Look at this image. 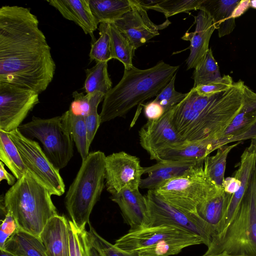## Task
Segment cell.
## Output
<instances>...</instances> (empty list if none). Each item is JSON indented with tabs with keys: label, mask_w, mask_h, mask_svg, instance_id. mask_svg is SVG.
<instances>
[{
	"label": "cell",
	"mask_w": 256,
	"mask_h": 256,
	"mask_svg": "<svg viewBox=\"0 0 256 256\" xmlns=\"http://www.w3.org/2000/svg\"><path fill=\"white\" fill-rule=\"evenodd\" d=\"M70 256H91L92 244L88 231L80 230L68 220Z\"/></svg>",
	"instance_id": "cell-35"
},
{
	"label": "cell",
	"mask_w": 256,
	"mask_h": 256,
	"mask_svg": "<svg viewBox=\"0 0 256 256\" xmlns=\"http://www.w3.org/2000/svg\"><path fill=\"white\" fill-rule=\"evenodd\" d=\"M18 130L26 137L40 142L48 158L58 170L66 167L72 158L74 142L61 116L48 118L34 116Z\"/></svg>",
	"instance_id": "cell-8"
},
{
	"label": "cell",
	"mask_w": 256,
	"mask_h": 256,
	"mask_svg": "<svg viewBox=\"0 0 256 256\" xmlns=\"http://www.w3.org/2000/svg\"><path fill=\"white\" fill-rule=\"evenodd\" d=\"M37 16L29 8H0V82L40 94L52 82L56 65Z\"/></svg>",
	"instance_id": "cell-1"
},
{
	"label": "cell",
	"mask_w": 256,
	"mask_h": 256,
	"mask_svg": "<svg viewBox=\"0 0 256 256\" xmlns=\"http://www.w3.org/2000/svg\"><path fill=\"white\" fill-rule=\"evenodd\" d=\"M16 256H48L40 238L19 229L3 248Z\"/></svg>",
	"instance_id": "cell-26"
},
{
	"label": "cell",
	"mask_w": 256,
	"mask_h": 256,
	"mask_svg": "<svg viewBox=\"0 0 256 256\" xmlns=\"http://www.w3.org/2000/svg\"><path fill=\"white\" fill-rule=\"evenodd\" d=\"M0 160L17 180L20 179L26 173H29L18 148L8 133L0 130Z\"/></svg>",
	"instance_id": "cell-29"
},
{
	"label": "cell",
	"mask_w": 256,
	"mask_h": 256,
	"mask_svg": "<svg viewBox=\"0 0 256 256\" xmlns=\"http://www.w3.org/2000/svg\"><path fill=\"white\" fill-rule=\"evenodd\" d=\"M202 1L203 0H158L152 10L163 13L168 18L180 13L199 10Z\"/></svg>",
	"instance_id": "cell-36"
},
{
	"label": "cell",
	"mask_w": 256,
	"mask_h": 256,
	"mask_svg": "<svg viewBox=\"0 0 256 256\" xmlns=\"http://www.w3.org/2000/svg\"><path fill=\"white\" fill-rule=\"evenodd\" d=\"M179 67L161 60L144 70L134 66L124 70L120 80L104 97L100 114L101 123L124 117L134 106L156 96L177 74Z\"/></svg>",
	"instance_id": "cell-3"
},
{
	"label": "cell",
	"mask_w": 256,
	"mask_h": 256,
	"mask_svg": "<svg viewBox=\"0 0 256 256\" xmlns=\"http://www.w3.org/2000/svg\"><path fill=\"white\" fill-rule=\"evenodd\" d=\"M218 188L206 174L204 164L164 182L154 190L177 209L188 214H197L198 205Z\"/></svg>",
	"instance_id": "cell-7"
},
{
	"label": "cell",
	"mask_w": 256,
	"mask_h": 256,
	"mask_svg": "<svg viewBox=\"0 0 256 256\" xmlns=\"http://www.w3.org/2000/svg\"><path fill=\"white\" fill-rule=\"evenodd\" d=\"M194 18L195 30L186 32L182 37V40L190 42V53L186 60L187 70L194 68L204 58L210 49V37L216 30L212 20L206 12L200 10Z\"/></svg>",
	"instance_id": "cell-17"
},
{
	"label": "cell",
	"mask_w": 256,
	"mask_h": 256,
	"mask_svg": "<svg viewBox=\"0 0 256 256\" xmlns=\"http://www.w3.org/2000/svg\"><path fill=\"white\" fill-rule=\"evenodd\" d=\"M72 95L74 100L68 110L76 116L86 117L90 109L92 94L84 95L83 92L74 91Z\"/></svg>",
	"instance_id": "cell-40"
},
{
	"label": "cell",
	"mask_w": 256,
	"mask_h": 256,
	"mask_svg": "<svg viewBox=\"0 0 256 256\" xmlns=\"http://www.w3.org/2000/svg\"><path fill=\"white\" fill-rule=\"evenodd\" d=\"M98 30L100 37L91 45L89 54L90 58L91 60H95L96 63L102 62H108L112 59L110 22L100 23Z\"/></svg>",
	"instance_id": "cell-34"
},
{
	"label": "cell",
	"mask_w": 256,
	"mask_h": 256,
	"mask_svg": "<svg viewBox=\"0 0 256 256\" xmlns=\"http://www.w3.org/2000/svg\"><path fill=\"white\" fill-rule=\"evenodd\" d=\"M202 256H233V255H230V254H228L226 253H225V252H222V253H220V254H212V255H205V254H204Z\"/></svg>",
	"instance_id": "cell-49"
},
{
	"label": "cell",
	"mask_w": 256,
	"mask_h": 256,
	"mask_svg": "<svg viewBox=\"0 0 256 256\" xmlns=\"http://www.w3.org/2000/svg\"><path fill=\"white\" fill-rule=\"evenodd\" d=\"M250 3L249 0H241L234 12L233 18H236L242 14L250 7Z\"/></svg>",
	"instance_id": "cell-46"
},
{
	"label": "cell",
	"mask_w": 256,
	"mask_h": 256,
	"mask_svg": "<svg viewBox=\"0 0 256 256\" xmlns=\"http://www.w3.org/2000/svg\"><path fill=\"white\" fill-rule=\"evenodd\" d=\"M176 106L158 120H148L138 132L140 144L149 154L150 160L160 161V155L165 150L184 141L172 122Z\"/></svg>",
	"instance_id": "cell-13"
},
{
	"label": "cell",
	"mask_w": 256,
	"mask_h": 256,
	"mask_svg": "<svg viewBox=\"0 0 256 256\" xmlns=\"http://www.w3.org/2000/svg\"><path fill=\"white\" fill-rule=\"evenodd\" d=\"M88 236L92 246L101 256H140L137 252H128L119 249L99 235L89 224Z\"/></svg>",
	"instance_id": "cell-37"
},
{
	"label": "cell",
	"mask_w": 256,
	"mask_h": 256,
	"mask_svg": "<svg viewBox=\"0 0 256 256\" xmlns=\"http://www.w3.org/2000/svg\"><path fill=\"white\" fill-rule=\"evenodd\" d=\"M204 162L161 160L154 164L144 167V174L148 176L142 178L140 188L154 190L164 182L180 176L190 168L201 164Z\"/></svg>",
	"instance_id": "cell-19"
},
{
	"label": "cell",
	"mask_w": 256,
	"mask_h": 256,
	"mask_svg": "<svg viewBox=\"0 0 256 256\" xmlns=\"http://www.w3.org/2000/svg\"><path fill=\"white\" fill-rule=\"evenodd\" d=\"M40 238L48 256H70L68 220L64 216L51 218Z\"/></svg>",
	"instance_id": "cell-21"
},
{
	"label": "cell",
	"mask_w": 256,
	"mask_h": 256,
	"mask_svg": "<svg viewBox=\"0 0 256 256\" xmlns=\"http://www.w3.org/2000/svg\"><path fill=\"white\" fill-rule=\"evenodd\" d=\"M91 256H101L100 254L92 246L91 248Z\"/></svg>",
	"instance_id": "cell-50"
},
{
	"label": "cell",
	"mask_w": 256,
	"mask_h": 256,
	"mask_svg": "<svg viewBox=\"0 0 256 256\" xmlns=\"http://www.w3.org/2000/svg\"><path fill=\"white\" fill-rule=\"evenodd\" d=\"M142 105L144 106V115L148 120H158L165 113L162 106L154 100Z\"/></svg>",
	"instance_id": "cell-43"
},
{
	"label": "cell",
	"mask_w": 256,
	"mask_h": 256,
	"mask_svg": "<svg viewBox=\"0 0 256 256\" xmlns=\"http://www.w3.org/2000/svg\"><path fill=\"white\" fill-rule=\"evenodd\" d=\"M231 195L226 193L223 188H218L196 208L198 216L212 228L214 236L222 222Z\"/></svg>",
	"instance_id": "cell-25"
},
{
	"label": "cell",
	"mask_w": 256,
	"mask_h": 256,
	"mask_svg": "<svg viewBox=\"0 0 256 256\" xmlns=\"http://www.w3.org/2000/svg\"><path fill=\"white\" fill-rule=\"evenodd\" d=\"M250 7L256 9V0H250Z\"/></svg>",
	"instance_id": "cell-51"
},
{
	"label": "cell",
	"mask_w": 256,
	"mask_h": 256,
	"mask_svg": "<svg viewBox=\"0 0 256 256\" xmlns=\"http://www.w3.org/2000/svg\"><path fill=\"white\" fill-rule=\"evenodd\" d=\"M256 123V92L244 85L242 106L222 136L216 140L218 147L240 142V137Z\"/></svg>",
	"instance_id": "cell-16"
},
{
	"label": "cell",
	"mask_w": 256,
	"mask_h": 256,
	"mask_svg": "<svg viewBox=\"0 0 256 256\" xmlns=\"http://www.w3.org/2000/svg\"><path fill=\"white\" fill-rule=\"evenodd\" d=\"M0 256H16L4 250H0Z\"/></svg>",
	"instance_id": "cell-48"
},
{
	"label": "cell",
	"mask_w": 256,
	"mask_h": 256,
	"mask_svg": "<svg viewBox=\"0 0 256 256\" xmlns=\"http://www.w3.org/2000/svg\"><path fill=\"white\" fill-rule=\"evenodd\" d=\"M112 58L120 61L124 70L132 66L135 50L126 38L120 32L114 22H110Z\"/></svg>",
	"instance_id": "cell-32"
},
{
	"label": "cell",
	"mask_w": 256,
	"mask_h": 256,
	"mask_svg": "<svg viewBox=\"0 0 256 256\" xmlns=\"http://www.w3.org/2000/svg\"><path fill=\"white\" fill-rule=\"evenodd\" d=\"M132 0L131 10L114 23L136 50L159 35L158 30L167 27L170 22L167 19L162 24H154L137 0Z\"/></svg>",
	"instance_id": "cell-14"
},
{
	"label": "cell",
	"mask_w": 256,
	"mask_h": 256,
	"mask_svg": "<svg viewBox=\"0 0 256 256\" xmlns=\"http://www.w3.org/2000/svg\"><path fill=\"white\" fill-rule=\"evenodd\" d=\"M254 152L256 157V139H252L248 146Z\"/></svg>",
	"instance_id": "cell-47"
},
{
	"label": "cell",
	"mask_w": 256,
	"mask_h": 256,
	"mask_svg": "<svg viewBox=\"0 0 256 256\" xmlns=\"http://www.w3.org/2000/svg\"><path fill=\"white\" fill-rule=\"evenodd\" d=\"M240 142H238L231 145L222 146L216 150V153L214 155L208 156L205 158L204 168L206 174L218 187L223 188L226 162L228 154Z\"/></svg>",
	"instance_id": "cell-30"
},
{
	"label": "cell",
	"mask_w": 256,
	"mask_h": 256,
	"mask_svg": "<svg viewBox=\"0 0 256 256\" xmlns=\"http://www.w3.org/2000/svg\"><path fill=\"white\" fill-rule=\"evenodd\" d=\"M4 164L2 162H0V181L6 180L8 184L12 186L16 182L17 179L12 174L7 172Z\"/></svg>",
	"instance_id": "cell-45"
},
{
	"label": "cell",
	"mask_w": 256,
	"mask_h": 256,
	"mask_svg": "<svg viewBox=\"0 0 256 256\" xmlns=\"http://www.w3.org/2000/svg\"><path fill=\"white\" fill-rule=\"evenodd\" d=\"M148 208L144 227L172 226L200 236L208 247L214 232L211 226L197 214L185 213L172 206L159 196L154 190L144 195Z\"/></svg>",
	"instance_id": "cell-9"
},
{
	"label": "cell",
	"mask_w": 256,
	"mask_h": 256,
	"mask_svg": "<svg viewBox=\"0 0 256 256\" xmlns=\"http://www.w3.org/2000/svg\"><path fill=\"white\" fill-rule=\"evenodd\" d=\"M38 95L32 90L0 82V130L9 132L18 129L39 103Z\"/></svg>",
	"instance_id": "cell-11"
},
{
	"label": "cell",
	"mask_w": 256,
	"mask_h": 256,
	"mask_svg": "<svg viewBox=\"0 0 256 256\" xmlns=\"http://www.w3.org/2000/svg\"><path fill=\"white\" fill-rule=\"evenodd\" d=\"M244 82H234L228 90L208 96L192 88L176 106L172 122L184 140H218L240 111Z\"/></svg>",
	"instance_id": "cell-2"
},
{
	"label": "cell",
	"mask_w": 256,
	"mask_h": 256,
	"mask_svg": "<svg viewBox=\"0 0 256 256\" xmlns=\"http://www.w3.org/2000/svg\"><path fill=\"white\" fill-rule=\"evenodd\" d=\"M234 83L232 78L228 74L222 76V78L217 81L193 88L200 95L208 96L227 90Z\"/></svg>",
	"instance_id": "cell-41"
},
{
	"label": "cell",
	"mask_w": 256,
	"mask_h": 256,
	"mask_svg": "<svg viewBox=\"0 0 256 256\" xmlns=\"http://www.w3.org/2000/svg\"><path fill=\"white\" fill-rule=\"evenodd\" d=\"M106 155L98 150L88 154L64 198L70 220L80 230L90 224L93 208L100 200L105 186Z\"/></svg>",
	"instance_id": "cell-6"
},
{
	"label": "cell",
	"mask_w": 256,
	"mask_h": 256,
	"mask_svg": "<svg viewBox=\"0 0 256 256\" xmlns=\"http://www.w3.org/2000/svg\"><path fill=\"white\" fill-rule=\"evenodd\" d=\"M143 174L144 167L136 156L120 152L106 157L105 186L112 196L124 188L139 189Z\"/></svg>",
	"instance_id": "cell-12"
},
{
	"label": "cell",
	"mask_w": 256,
	"mask_h": 256,
	"mask_svg": "<svg viewBox=\"0 0 256 256\" xmlns=\"http://www.w3.org/2000/svg\"><path fill=\"white\" fill-rule=\"evenodd\" d=\"M110 200L119 206L124 221L130 226V230L146 226L148 208L144 196L139 189L124 188L119 193L111 196Z\"/></svg>",
	"instance_id": "cell-18"
},
{
	"label": "cell",
	"mask_w": 256,
	"mask_h": 256,
	"mask_svg": "<svg viewBox=\"0 0 256 256\" xmlns=\"http://www.w3.org/2000/svg\"><path fill=\"white\" fill-rule=\"evenodd\" d=\"M62 120L70 132L82 160L88 155L90 146L85 117L76 116L68 110L62 116Z\"/></svg>",
	"instance_id": "cell-28"
},
{
	"label": "cell",
	"mask_w": 256,
	"mask_h": 256,
	"mask_svg": "<svg viewBox=\"0 0 256 256\" xmlns=\"http://www.w3.org/2000/svg\"><path fill=\"white\" fill-rule=\"evenodd\" d=\"M7 133L18 148L30 175L52 195L62 196L66 188L60 170L52 164L39 144L23 135L18 129Z\"/></svg>",
	"instance_id": "cell-10"
},
{
	"label": "cell",
	"mask_w": 256,
	"mask_h": 256,
	"mask_svg": "<svg viewBox=\"0 0 256 256\" xmlns=\"http://www.w3.org/2000/svg\"><path fill=\"white\" fill-rule=\"evenodd\" d=\"M242 185L240 180L236 176L228 177L224 179L223 188L224 192L232 194L236 192Z\"/></svg>",
	"instance_id": "cell-44"
},
{
	"label": "cell",
	"mask_w": 256,
	"mask_h": 256,
	"mask_svg": "<svg viewBox=\"0 0 256 256\" xmlns=\"http://www.w3.org/2000/svg\"><path fill=\"white\" fill-rule=\"evenodd\" d=\"M222 78L218 62L210 48L202 60L194 68L192 76L194 80L192 88L212 83Z\"/></svg>",
	"instance_id": "cell-33"
},
{
	"label": "cell",
	"mask_w": 256,
	"mask_h": 256,
	"mask_svg": "<svg viewBox=\"0 0 256 256\" xmlns=\"http://www.w3.org/2000/svg\"><path fill=\"white\" fill-rule=\"evenodd\" d=\"M85 72L86 78L84 88L86 94L99 92L106 95L112 88L108 62H97L93 67L85 70Z\"/></svg>",
	"instance_id": "cell-31"
},
{
	"label": "cell",
	"mask_w": 256,
	"mask_h": 256,
	"mask_svg": "<svg viewBox=\"0 0 256 256\" xmlns=\"http://www.w3.org/2000/svg\"><path fill=\"white\" fill-rule=\"evenodd\" d=\"M62 16L74 22L88 34L93 36L98 24L93 16L88 0H50L46 1Z\"/></svg>",
	"instance_id": "cell-22"
},
{
	"label": "cell",
	"mask_w": 256,
	"mask_h": 256,
	"mask_svg": "<svg viewBox=\"0 0 256 256\" xmlns=\"http://www.w3.org/2000/svg\"><path fill=\"white\" fill-rule=\"evenodd\" d=\"M19 229L14 218L8 212L0 225V249L3 248L8 240Z\"/></svg>",
	"instance_id": "cell-42"
},
{
	"label": "cell",
	"mask_w": 256,
	"mask_h": 256,
	"mask_svg": "<svg viewBox=\"0 0 256 256\" xmlns=\"http://www.w3.org/2000/svg\"><path fill=\"white\" fill-rule=\"evenodd\" d=\"M192 234H194L172 226L144 227L130 230L118 239L114 245L126 252H136L143 248L161 246L174 238Z\"/></svg>",
	"instance_id": "cell-15"
},
{
	"label": "cell",
	"mask_w": 256,
	"mask_h": 256,
	"mask_svg": "<svg viewBox=\"0 0 256 256\" xmlns=\"http://www.w3.org/2000/svg\"><path fill=\"white\" fill-rule=\"evenodd\" d=\"M256 167V157L252 150L248 147L240 156L239 168L234 174L240 180L242 185L236 192L231 195L223 220L215 236L222 233L234 217L246 191L250 177Z\"/></svg>",
	"instance_id": "cell-20"
},
{
	"label": "cell",
	"mask_w": 256,
	"mask_h": 256,
	"mask_svg": "<svg viewBox=\"0 0 256 256\" xmlns=\"http://www.w3.org/2000/svg\"><path fill=\"white\" fill-rule=\"evenodd\" d=\"M176 75V74L154 100L162 106L165 112L180 103L188 95V93L183 94L175 90Z\"/></svg>",
	"instance_id": "cell-38"
},
{
	"label": "cell",
	"mask_w": 256,
	"mask_h": 256,
	"mask_svg": "<svg viewBox=\"0 0 256 256\" xmlns=\"http://www.w3.org/2000/svg\"><path fill=\"white\" fill-rule=\"evenodd\" d=\"M91 12L97 22H114L130 10L132 0H88Z\"/></svg>",
	"instance_id": "cell-27"
},
{
	"label": "cell",
	"mask_w": 256,
	"mask_h": 256,
	"mask_svg": "<svg viewBox=\"0 0 256 256\" xmlns=\"http://www.w3.org/2000/svg\"><path fill=\"white\" fill-rule=\"evenodd\" d=\"M218 149L216 140L184 141L165 150L161 160L204 162L205 158Z\"/></svg>",
	"instance_id": "cell-24"
},
{
	"label": "cell",
	"mask_w": 256,
	"mask_h": 256,
	"mask_svg": "<svg viewBox=\"0 0 256 256\" xmlns=\"http://www.w3.org/2000/svg\"><path fill=\"white\" fill-rule=\"evenodd\" d=\"M52 196L48 189L26 173L7 190L2 200L19 228L40 238L48 220L58 214Z\"/></svg>",
	"instance_id": "cell-4"
},
{
	"label": "cell",
	"mask_w": 256,
	"mask_h": 256,
	"mask_svg": "<svg viewBox=\"0 0 256 256\" xmlns=\"http://www.w3.org/2000/svg\"><path fill=\"white\" fill-rule=\"evenodd\" d=\"M241 0H203L200 10L212 18L220 38L230 34L236 27L234 12Z\"/></svg>",
	"instance_id": "cell-23"
},
{
	"label": "cell",
	"mask_w": 256,
	"mask_h": 256,
	"mask_svg": "<svg viewBox=\"0 0 256 256\" xmlns=\"http://www.w3.org/2000/svg\"><path fill=\"white\" fill-rule=\"evenodd\" d=\"M105 95L99 92L92 94L91 106L90 112L85 117L88 131V139L90 146L94 136L101 124L100 114L98 112V107L101 101L104 100Z\"/></svg>",
	"instance_id": "cell-39"
},
{
	"label": "cell",
	"mask_w": 256,
	"mask_h": 256,
	"mask_svg": "<svg viewBox=\"0 0 256 256\" xmlns=\"http://www.w3.org/2000/svg\"><path fill=\"white\" fill-rule=\"evenodd\" d=\"M222 252L256 256V167L234 217L222 233L212 237L204 254Z\"/></svg>",
	"instance_id": "cell-5"
}]
</instances>
